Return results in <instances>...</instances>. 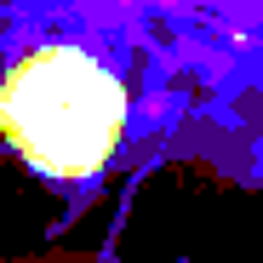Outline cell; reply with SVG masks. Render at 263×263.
I'll return each instance as SVG.
<instances>
[{
	"mask_svg": "<svg viewBox=\"0 0 263 263\" xmlns=\"http://www.w3.org/2000/svg\"><path fill=\"white\" fill-rule=\"evenodd\" d=\"M132 69L109 17L80 0L17 12L0 40V138L58 189H86L132 138Z\"/></svg>",
	"mask_w": 263,
	"mask_h": 263,
	"instance_id": "6da1fadb",
	"label": "cell"
},
{
	"mask_svg": "<svg viewBox=\"0 0 263 263\" xmlns=\"http://www.w3.org/2000/svg\"><path fill=\"white\" fill-rule=\"evenodd\" d=\"M46 263H80V257H46Z\"/></svg>",
	"mask_w": 263,
	"mask_h": 263,
	"instance_id": "7a4b0ae2",
	"label": "cell"
}]
</instances>
